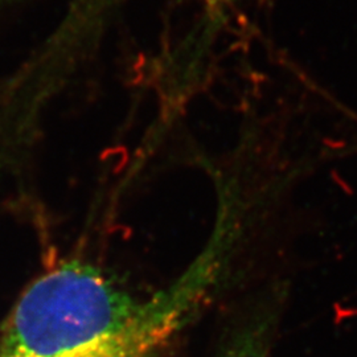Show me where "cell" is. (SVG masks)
Listing matches in <instances>:
<instances>
[{"label": "cell", "instance_id": "6da1fadb", "mask_svg": "<svg viewBox=\"0 0 357 357\" xmlns=\"http://www.w3.org/2000/svg\"><path fill=\"white\" fill-rule=\"evenodd\" d=\"M231 246L216 230L190 268L147 296L101 268L65 262L20 296L0 328V357H158L216 291Z\"/></svg>", "mask_w": 357, "mask_h": 357}, {"label": "cell", "instance_id": "7a4b0ae2", "mask_svg": "<svg viewBox=\"0 0 357 357\" xmlns=\"http://www.w3.org/2000/svg\"><path fill=\"white\" fill-rule=\"evenodd\" d=\"M284 291L273 289L255 307L241 328L234 332L221 357H266L268 336L277 317L278 295Z\"/></svg>", "mask_w": 357, "mask_h": 357}]
</instances>
